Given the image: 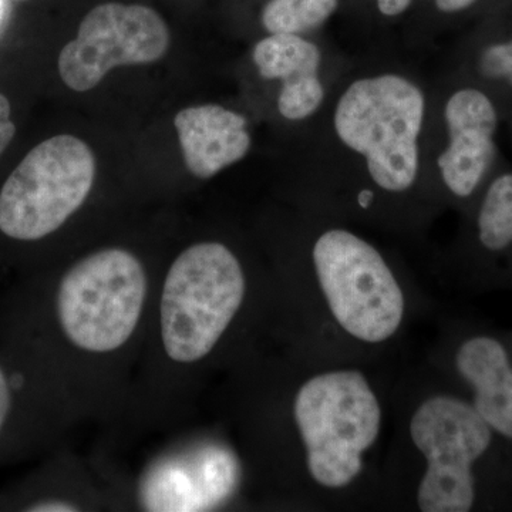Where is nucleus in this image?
I'll use <instances>...</instances> for the list:
<instances>
[{
  "instance_id": "10",
  "label": "nucleus",
  "mask_w": 512,
  "mask_h": 512,
  "mask_svg": "<svg viewBox=\"0 0 512 512\" xmlns=\"http://www.w3.org/2000/svg\"><path fill=\"white\" fill-rule=\"evenodd\" d=\"M184 461L164 458L146 477L141 505L151 511H202L227 500L238 483V463L225 448H201Z\"/></svg>"
},
{
  "instance_id": "2",
  "label": "nucleus",
  "mask_w": 512,
  "mask_h": 512,
  "mask_svg": "<svg viewBox=\"0 0 512 512\" xmlns=\"http://www.w3.org/2000/svg\"><path fill=\"white\" fill-rule=\"evenodd\" d=\"M247 276L221 242H195L168 266L154 292L143 353L144 397L154 410L221 345L247 298Z\"/></svg>"
},
{
  "instance_id": "20",
  "label": "nucleus",
  "mask_w": 512,
  "mask_h": 512,
  "mask_svg": "<svg viewBox=\"0 0 512 512\" xmlns=\"http://www.w3.org/2000/svg\"><path fill=\"white\" fill-rule=\"evenodd\" d=\"M477 0H437V8L441 12L454 13L471 8Z\"/></svg>"
},
{
  "instance_id": "7",
  "label": "nucleus",
  "mask_w": 512,
  "mask_h": 512,
  "mask_svg": "<svg viewBox=\"0 0 512 512\" xmlns=\"http://www.w3.org/2000/svg\"><path fill=\"white\" fill-rule=\"evenodd\" d=\"M313 262L330 311L346 332L369 343L396 333L403 319V292L372 245L332 229L316 242Z\"/></svg>"
},
{
  "instance_id": "1",
  "label": "nucleus",
  "mask_w": 512,
  "mask_h": 512,
  "mask_svg": "<svg viewBox=\"0 0 512 512\" xmlns=\"http://www.w3.org/2000/svg\"><path fill=\"white\" fill-rule=\"evenodd\" d=\"M156 286L144 262L120 247L84 255L60 276L53 315L82 416L119 406V379L141 359Z\"/></svg>"
},
{
  "instance_id": "6",
  "label": "nucleus",
  "mask_w": 512,
  "mask_h": 512,
  "mask_svg": "<svg viewBox=\"0 0 512 512\" xmlns=\"http://www.w3.org/2000/svg\"><path fill=\"white\" fill-rule=\"evenodd\" d=\"M96 177L93 151L80 138L57 136L23 158L0 191V231L39 241L83 207Z\"/></svg>"
},
{
  "instance_id": "13",
  "label": "nucleus",
  "mask_w": 512,
  "mask_h": 512,
  "mask_svg": "<svg viewBox=\"0 0 512 512\" xmlns=\"http://www.w3.org/2000/svg\"><path fill=\"white\" fill-rule=\"evenodd\" d=\"M254 62L264 79L282 80L278 109L285 119H308L319 109L325 92L318 46L298 35L275 33L255 46Z\"/></svg>"
},
{
  "instance_id": "15",
  "label": "nucleus",
  "mask_w": 512,
  "mask_h": 512,
  "mask_svg": "<svg viewBox=\"0 0 512 512\" xmlns=\"http://www.w3.org/2000/svg\"><path fill=\"white\" fill-rule=\"evenodd\" d=\"M339 0H271L262 12V23L271 35L318 28L338 8Z\"/></svg>"
},
{
  "instance_id": "19",
  "label": "nucleus",
  "mask_w": 512,
  "mask_h": 512,
  "mask_svg": "<svg viewBox=\"0 0 512 512\" xmlns=\"http://www.w3.org/2000/svg\"><path fill=\"white\" fill-rule=\"evenodd\" d=\"M412 0H377L380 12L386 16H396L409 8Z\"/></svg>"
},
{
  "instance_id": "11",
  "label": "nucleus",
  "mask_w": 512,
  "mask_h": 512,
  "mask_svg": "<svg viewBox=\"0 0 512 512\" xmlns=\"http://www.w3.org/2000/svg\"><path fill=\"white\" fill-rule=\"evenodd\" d=\"M454 366L478 414L512 446V339L474 333L457 348Z\"/></svg>"
},
{
  "instance_id": "18",
  "label": "nucleus",
  "mask_w": 512,
  "mask_h": 512,
  "mask_svg": "<svg viewBox=\"0 0 512 512\" xmlns=\"http://www.w3.org/2000/svg\"><path fill=\"white\" fill-rule=\"evenodd\" d=\"M16 127L10 120V104L3 94H0V156L8 148L10 141L15 137Z\"/></svg>"
},
{
  "instance_id": "4",
  "label": "nucleus",
  "mask_w": 512,
  "mask_h": 512,
  "mask_svg": "<svg viewBox=\"0 0 512 512\" xmlns=\"http://www.w3.org/2000/svg\"><path fill=\"white\" fill-rule=\"evenodd\" d=\"M293 417L313 480L340 488L362 471V454L377 439L382 412L365 376L340 370L302 384Z\"/></svg>"
},
{
  "instance_id": "14",
  "label": "nucleus",
  "mask_w": 512,
  "mask_h": 512,
  "mask_svg": "<svg viewBox=\"0 0 512 512\" xmlns=\"http://www.w3.org/2000/svg\"><path fill=\"white\" fill-rule=\"evenodd\" d=\"M477 247L487 258L507 259L512 282V173L490 181L476 214Z\"/></svg>"
},
{
  "instance_id": "3",
  "label": "nucleus",
  "mask_w": 512,
  "mask_h": 512,
  "mask_svg": "<svg viewBox=\"0 0 512 512\" xmlns=\"http://www.w3.org/2000/svg\"><path fill=\"white\" fill-rule=\"evenodd\" d=\"M424 96L396 74L356 80L340 97L335 130L346 147L366 158L370 177L386 191L409 190L419 173Z\"/></svg>"
},
{
  "instance_id": "16",
  "label": "nucleus",
  "mask_w": 512,
  "mask_h": 512,
  "mask_svg": "<svg viewBox=\"0 0 512 512\" xmlns=\"http://www.w3.org/2000/svg\"><path fill=\"white\" fill-rule=\"evenodd\" d=\"M476 74L483 82L512 93V35L491 40L477 50Z\"/></svg>"
},
{
  "instance_id": "12",
  "label": "nucleus",
  "mask_w": 512,
  "mask_h": 512,
  "mask_svg": "<svg viewBox=\"0 0 512 512\" xmlns=\"http://www.w3.org/2000/svg\"><path fill=\"white\" fill-rule=\"evenodd\" d=\"M174 126L185 164L201 180L238 163L251 148L245 117L218 104L181 110L175 116Z\"/></svg>"
},
{
  "instance_id": "17",
  "label": "nucleus",
  "mask_w": 512,
  "mask_h": 512,
  "mask_svg": "<svg viewBox=\"0 0 512 512\" xmlns=\"http://www.w3.org/2000/svg\"><path fill=\"white\" fill-rule=\"evenodd\" d=\"M13 407V384L5 370L0 367V434L5 429L6 423Z\"/></svg>"
},
{
  "instance_id": "5",
  "label": "nucleus",
  "mask_w": 512,
  "mask_h": 512,
  "mask_svg": "<svg viewBox=\"0 0 512 512\" xmlns=\"http://www.w3.org/2000/svg\"><path fill=\"white\" fill-rule=\"evenodd\" d=\"M413 443L426 457L419 487L424 512H468L480 501L478 468L503 440L467 400L436 396L426 400L410 423Z\"/></svg>"
},
{
  "instance_id": "9",
  "label": "nucleus",
  "mask_w": 512,
  "mask_h": 512,
  "mask_svg": "<svg viewBox=\"0 0 512 512\" xmlns=\"http://www.w3.org/2000/svg\"><path fill=\"white\" fill-rule=\"evenodd\" d=\"M444 119L448 146L437 164L451 194L464 200L476 194L493 168L500 114L490 94L468 86L451 94Z\"/></svg>"
},
{
  "instance_id": "22",
  "label": "nucleus",
  "mask_w": 512,
  "mask_h": 512,
  "mask_svg": "<svg viewBox=\"0 0 512 512\" xmlns=\"http://www.w3.org/2000/svg\"><path fill=\"white\" fill-rule=\"evenodd\" d=\"M3 0H0V9H2Z\"/></svg>"
},
{
  "instance_id": "8",
  "label": "nucleus",
  "mask_w": 512,
  "mask_h": 512,
  "mask_svg": "<svg viewBox=\"0 0 512 512\" xmlns=\"http://www.w3.org/2000/svg\"><path fill=\"white\" fill-rule=\"evenodd\" d=\"M168 46L170 32L156 10L103 3L87 13L76 39L63 47L60 76L74 92H87L114 67L157 62Z\"/></svg>"
},
{
  "instance_id": "21",
  "label": "nucleus",
  "mask_w": 512,
  "mask_h": 512,
  "mask_svg": "<svg viewBox=\"0 0 512 512\" xmlns=\"http://www.w3.org/2000/svg\"><path fill=\"white\" fill-rule=\"evenodd\" d=\"M373 200V194L370 191L360 192L359 195V204L362 205L363 208L369 207L370 202Z\"/></svg>"
}]
</instances>
